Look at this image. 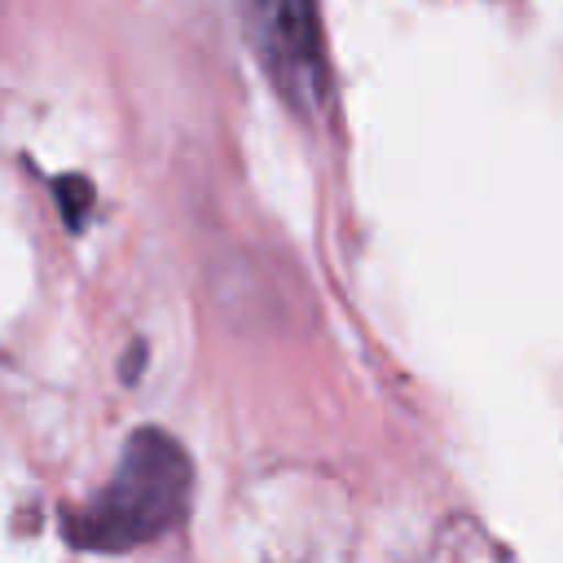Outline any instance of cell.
<instances>
[{"instance_id":"obj_1","label":"cell","mask_w":563,"mask_h":563,"mask_svg":"<svg viewBox=\"0 0 563 563\" xmlns=\"http://www.w3.org/2000/svg\"><path fill=\"white\" fill-rule=\"evenodd\" d=\"M194 493V462L176 435L163 427H141L123 440L110 479L66 515V537L79 550H136L172 532Z\"/></svg>"},{"instance_id":"obj_2","label":"cell","mask_w":563,"mask_h":563,"mask_svg":"<svg viewBox=\"0 0 563 563\" xmlns=\"http://www.w3.org/2000/svg\"><path fill=\"white\" fill-rule=\"evenodd\" d=\"M238 13L242 35L277 97L303 119H317L330 101V62L317 0H238Z\"/></svg>"},{"instance_id":"obj_3","label":"cell","mask_w":563,"mask_h":563,"mask_svg":"<svg viewBox=\"0 0 563 563\" xmlns=\"http://www.w3.org/2000/svg\"><path fill=\"white\" fill-rule=\"evenodd\" d=\"M57 202H62L66 229H84L88 207H92V185L84 176H57Z\"/></svg>"}]
</instances>
